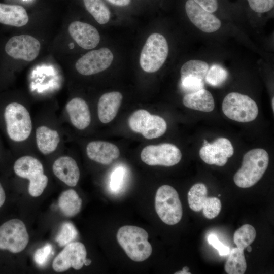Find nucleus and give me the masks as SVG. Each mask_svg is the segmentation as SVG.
Instances as JSON below:
<instances>
[{
    "mask_svg": "<svg viewBox=\"0 0 274 274\" xmlns=\"http://www.w3.org/2000/svg\"><path fill=\"white\" fill-rule=\"evenodd\" d=\"M269 155L266 150L254 149L244 156L241 168L235 174V184L242 188L254 185L262 177L268 165Z\"/></svg>",
    "mask_w": 274,
    "mask_h": 274,
    "instance_id": "1",
    "label": "nucleus"
},
{
    "mask_svg": "<svg viewBox=\"0 0 274 274\" xmlns=\"http://www.w3.org/2000/svg\"><path fill=\"white\" fill-rule=\"evenodd\" d=\"M148 234L144 229L135 226L126 225L119 228L117 239L127 255L132 260L141 262L148 259L152 248L148 241Z\"/></svg>",
    "mask_w": 274,
    "mask_h": 274,
    "instance_id": "2",
    "label": "nucleus"
},
{
    "mask_svg": "<svg viewBox=\"0 0 274 274\" xmlns=\"http://www.w3.org/2000/svg\"><path fill=\"white\" fill-rule=\"evenodd\" d=\"M14 170L18 176L29 180L28 192L31 196L38 197L42 194L48 179L38 159L31 156H22L15 161Z\"/></svg>",
    "mask_w": 274,
    "mask_h": 274,
    "instance_id": "3",
    "label": "nucleus"
},
{
    "mask_svg": "<svg viewBox=\"0 0 274 274\" xmlns=\"http://www.w3.org/2000/svg\"><path fill=\"white\" fill-rule=\"evenodd\" d=\"M155 207L160 219L166 224L175 225L182 218L183 210L178 193L169 185H162L158 189Z\"/></svg>",
    "mask_w": 274,
    "mask_h": 274,
    "instance_id": "4",
    "label": "nucleus"
},
{
    "mask_svg": "<svg viewBox=\"0 0 274 274\" xmlns=\"http://www.w3.org/2000/svg\"><path fill=\"white\" fill-rule=\"evenodd\" d=\"M168 46L161 34H151L141 51L140 64L146 72L154 73L159 70L165 61L168 54Z\"/></svg>",
    "mask_w": 274,
    "mask_h": 274,
    "instance_id": "5",
    "label": "nucleus"
},
{
    "mask_svg": "<svg viewBox=\"0 0 274 274\" xmlns=\"http://www.w3.org/2000/svg\"><path fill=\"white\" fill-rule=\"evenodd\" d=\"M4 117L7 131L11 140L21 142L29 137L32 123L30 114L24 106L17 102L8 104L5 110Z\"/></svg>",
    "mask_w": 274,
    "mask_h": 274,
    "instance_id": "6",
    "label": "nucleus"
},
{
    "mask_svg": "<svg viewBox=\"0 0 274 274\" xmlns=\"http://www.w3.org/2000/svg\"><path fill=\"white\" fill-rule=\"evenodd\" d=\"M222 108L226 117L239 122L252 121L258 114V108L254 100L237 92L228 94L223 99Z\"/></svg>",
    "mask_w": 274,
    "mask_h": 274,
    "instance_id": "7",
    "label": "nucleus"
},
{
    "mask_svg": "<svg viewBox=\"0 0 274 274\" xmlns=\"http://www.w3.org/2000/svg\"><path fill=\"white\" fill-rule=\"evenodd\" d=\"M128 125L133 131L141 133L147 139L162 136L167 128L166 122L163 118L151 115L144 109L138 110L130 116Z\"/></svg>",
    "mask_w": 274,
    "mask_h": 274,
    "instance_id": "8",
    "label": "nucleus"
},
{
    "mask_svg": "<svg viewBox=\"0 0 274 274\" xmlns=\"http://www.w3.org/2000/svg\"><path fill=\"white\" fill-rule=\"evenodd\" d=\"M29 242L25 224L18 219H13L0 226V249L13 253L23 251Z\"/></svg>",
    "mask_w": 274,
    "mask_h": 274,
    "instance_id": "9",
    "label": "nucleus"
},
{
    "mask_svg": "<svg viewBox=\"0 0 274 274\" xmlns=\"http://www.w3.org/2000/svg\"><path fill=\"white\" fill-rule=\"evenodd\" d=\"M181 158L180 149L170 143L148 145L141 153L142 161L151 166H172L178 163Z\"/></svg>",
    "mask_w": 274,
    "mask_h": 274,
    "instance_id": "10",
    "label": "nucleus"
},
{
    "mask_svg": "<svg viewBox=\"0 0 274 274\" xmlns=\"http://www.w3.org/2000/svg\"><path fill=\"white\" fill-rule=\"evenodd\" d=\"M206 186L202 183L193 185L188 193V202L190 208L195 212L202 210L203 215L209 219L216 217L221 209L219 199L208 197Z\"/></svg>",
    "mask_w": 274,
    "mask_h": 274,
    "instance_id": "11",
    "label": "nucleus"
},
{
    "mask_svg": "<svg viewBox=\"0 0 274 274\" xmlns=\"http://www.w3.org/2000/svg\"><path fill=\"white\" fill-rule=\"evenodd\" d=\"M87 252L84 245L79 242H73L65 246L56 256L52 268L56 272H63L72 267L80 269L84 265Z\"/></svg>",
    "mask_w": 274,
    "mask_h": 274,
    "instance_id": "12",
    "label": "nucleus"
},
{
    "mask_svg": "<svg viewBox=\"0 0 274 274\" xmlns=\"http://www.w3.org/2000/svg\"><path fill=\"white\" fill-rule=\"evenodd\" d=\"M113 54L107 48L90 51L80 58L76 63L77 71L85 76L91 75L101 72L111 64Z\"/></svg>",
    "mask_w": 274,
    "mask_h": 274,
    "instance_id": "13",
    "label": "nucleus"
},
{
    "mask_svg": "<svg viewBox=\"0 0 274 274\" xmlns=\"http://www.w3.org/2000/svg\"><path fill=\"white\" fill-rule=\"evenodd\" d=\"M41 45L35 38L28 35L15 36L5 45V51L10 57L31 61L39 55Z\"/></svg>",
    "mask_w": 274,
    "mask_h": 274,
    "instance_id": "14",
    "label": "nucleus"
},
{
    "mask_svg": "<svg viewBox=\"0 0 274 274\" xmlns=\"http://www.w3.org/2000/svg\"><path fill=\"white\" fill-rule=\"evenodd\" d=\"M233 153L234 149L230 141L225 138H219L212 144L209 143L203 145L199 154L205 163L222 166Z\"/></svg>",
    "mask_w": 274,
    "mask_h": 274,
    "instance_id": "15",
    "label": "nucleus"
},
{
    "mask_svg": "<svg viewBox=\"0 0 274 274\" xmlns=\"http://www.w3.org/2000/svg\"><path fill=\"white\" fill-rule=\"evenodd\" d=\"M185 10L191 22L201 31L211 33L220 28L221 25L220 20L193 0H188L186 2Z\"/></svg>",
    "mask_w": 274,
    "mask_h": 274,
    "instance_id": "16",
    "label": "nucleus"
},
{
    "mask_svg": "<svg viewBox=\"0 0 274 274\" xmlns=\"http://www.w3.org/2000/svg\"><path fill=\"white\" fill-rule=\"evenodd\" d=\"M68 32L77 44L85 49L95 48L100 41V36L97 30L85 22H72L68 27Z\"/></svg>",
    "mask_w": 274,
    "mask_h": 274,
    "instance_id": "17",
    "label": "nucleus"
},
{
    "mask_svg": "<svg viewBox=\"0 0 274 274\" xmlns=\"http://www.w3.org/2000/svg\"><path fill=\"white\" fill-rule=\"evenodd\" d=\"M86 153L91 160L105 165L111 164L120 155V151L117 146L100 141L88 143L86 147Z\"/></svg>",
    "mask_w": 274,
    "mask_h": 274,
    "instance_id": "18",
    "label": "nucleus"
},
{
    "mask_svg": "<svg viewBox=\"0 0 274 274\" xmlns=\"http://www.w3.org/2000/svg\"><path fill=\"white\" fill-rule=\"evenodd\" d=\"M54 174L69 186H75L79 180L80 170L76 161L69 156H62L53 163Z\"/></svg>",
    "mask_w": 274,
    "mask_h": 274,
    "instance_id": "19",
    "label": "nucleus"
},
{
    "mask_svg": "<svg viewBox=\"0 0 274 274\" xmlns=\"http://www.w3.org/2000/svg\"><path fill=\"white\" fill-rule=\"evenodd\" d=\"M122 94L113 91L104 94L99 98L97 106V113L99 120L108 123L116 117L122 100Z\"/></svg>",
    "mask_w": 274,
    "mask_h": 274,
    "instance_id": "20",
    "label": "nucleus"
},
{
    "mask_svg": "<svg viewBox=\"0 0 274 274\" xmlns=\"http://www.w3.org/2000/svg\"><path fill=\"white\" fill-rule=\"evenodd\" d=\"M66 110L72 124L82 130L87 127L91 122V115L88 105L81 98L75 97L66 105Z\"/></svg>",
    "mask_w": 274,
    "mask_h": 274,
    "instance_id": "21",
    "label": "nucleus"
},
{
    "mask_svg": "<svg viewBox=\"0 0 274 274\" xmlns=\"http://www.w3.org/2000/svg\"><path fill=\"white\" fill-rule=\"evenodd\" d=\"M29 20L26 10L21 6L0 3V23L15 27L26 25Z\"/></svg>",
    "mask_w": 274,
    "mask_h": 274,
    "instance_id": "22",
    "label": "nucleus"
},
{
    "mask_svg": "<svg viewBox=\"0 0 274 274\" xmlns=\"http://www.w3.org/2000/svg\"><path fill=\"white\" fill-rule=\"evenodd\" d=\"M183 103L187 108L204 112H211L215 107L212 94L204 88L186 94L183 98Z\"/></svg>",
    "mask_w": 274,
    "mask_h": 274,
    "instance_id": "23",
    "label": "nucleus"
},
{
    "mask_svg": "<svg viewBox=\"0 0 274 274\" xmlns=\"http://www.w3.org/2000/svg\"><path fill=\"white\" fill-rule=\"evenodd\" d=\"M36 138L39 150L45 155L54 152L60 141L58 132L45 126H41L37 128Z\"/></svg>",
    "mask_w": 274,
    "mask_h": 274,
    "instance_id": "24",
    "label": "nucleus"
},
{
    "mask_svg": "<svg viewBox=\"0 0 274 274\" xmlns=\"http://www.w3.org/2000/svg\"><path fill=\"white\" fill-rule=\"evenodd\" d=\"M82 202V199L76 191L73 189H68L61 193L58 198V205L64 216L71 217L80 211Z\"/></svg>",
    "mask_w": 274,
    "mask_h": 274,
    "instance_id": "25",
    "label": "nucleus"
},
{
    "mask_svg": "<svg viewBox=\"0 0 274 274\" xmlns=\"http://www.w3.org/2000/svg\"><path fill=\"white\" fill-rule=\"evenodd\" d=\"M225 263L224 269L228 274H243L247 269L244 251L238 248L231 249Z\"/></svg>",
    "mask_w": 274,
    "mask_h": 274,
    "instance_id": "26",
    "label": "nucleus"
},
{
    "mask_svg": "<svg viewBox=\"0 0 274 274\" xmlns=\"http://www.w3.org/2000/svg\"><path fill=\"white\" fill-rule=\"evenodd\" d=\"M209 68V65L205 61L195 59L189 60L185 62L181 68V78L193 77L204 81Z\"/></svg>",
    "mask_w": 274,
    "mask_h": 274,
    "instance_id": "27",
    "label": "nucleus"
},
{
    "mask_svg": "<svg viewBox=\"0 0 274 274\" xmlns=\"http://www.w3.org/2000/svg\"><path fill=\"white\" fill-rule=\"evenodd\" d=\"M86 10L100 24L107 23L110 20V12L102 0H83Z\"/></svg>",
    "mask_w": 274,
    "mask_h": 274,
    "instance_id": "28",
    "label": "nucleus"
},
{
    "mask_svg": "<svg viewBox=\"0 0 274 274\" xmlns=\"http://www.w3.org/2000/svg\"><path fill=\"white\" fill-rule=\"evenodd\" d=\"M256 236V232L254 227L250 224H246L235 231L233 236L234 243L237 248L244 251L253 242Z\"/></svg>",
    "mask_w": 274,
    "mask_h": 274,
    "instance_id": "29",
    "label": "nucleus"
},
{
    "mask_svg": "<svg viewBox=\"0 0 274 274\" xmlns=\"http://www.w3.org/2000/svg\"><path fill=\"white\" fill-rule=\"evenodd\" d=\"M227 77V71L220 65L214 64L209 68L205 81L212 86H219L226 80Z\"/></svg>",
    "mask_w": 274,
    "mask_h": 274,
    "instance_id": "30",
    "label": "nucleus"
},
{
    "mask_svg": "<svg viewBox=\"0 0 274 274\" xmlns=\"http://www.w3.org/2000/svg\"><path fill=\"white\" fill-rule=\"evenodd\" d=\"M78 231L75 226L70 222L62 224L55 241L60 247L65 246L74 242L78 237Z\"/></svg>",
    "mask_w": 274,
    "mask_h": 274,
    "instance_id": "31",
    "label": "nucleus"
},
{
    "mask_svg": "<svg viewBox=\"0 0 274 274\" xmlns=\"http://www.w3.org/2000/svg\"><path fill=\"white\" fill-rule=\"evenodd\" d=\"M182 88L189 93L194 92L204 87V81L198 78L186 77L181 78Z\"/></svg>",
    "mask_w": 274,
    "mask_h": 274,
    "instance_id": "32",
    "label": "nucleus"
},
{
    "mask_svg": "<svg viewBox=\"0 0 274 274\" xmlns=\"http://www.w3.org/2000/svg\"><path fill=\"white\" fill-rule=\"evenodd\" d=\"M52 252V246L50 244L38 249L33 256L34 261L37 264L43 266L46 264Z\"/></svg>",
    "mask_w": 274,
    "mask_h": 274,
    "instance_id": "33",
    "label": "nucleus"
},
{
    "mask_svg": "<svg viewBox=\"0 0 274 274\" xmlns=\"http://www.w3.org/2000/svg\"><path fill=\"white\" fill-rule=\"evenodd\" d=\"M251 8L257 13H264L271 10L274 0H247Z\"/></svg>",
    "mask_w": 274,
    "mask_h": 274,
    "instance_id": "34",
    "label": "nucleus"
},
{
    "mask_svg": "<svg viewBox=\"0 0 274 274\" xmlns=\"http://www.w3.org/2000/svg\"><path fill=\"white\" fill-rule=\"evenodd\" d=\"M207 241L210 245L218 251L220 256H226L229 254V248L221 242L216 235L210 234Z\"/></svg>",
    "mask_w": 274,
    "mask_h": 274,
    "instance_id": "35",
    "label": "nucleus"
},
{
    "mask_svg": "<svg viewBox=\"0 0 274 274\" xmlns=\"http://www.w3.org/2000/svg\"><path fill=\"white\" fill-rule=\"evenodd\" d=\"M124 172L122 167H118L113 172L110 183V188L113 191H116L120 188L123 183Z\"/></svg>",
    "mask_w": 274,
    "mask_h": 274,
    "instance_id": "36",
    "label": "nucleus"
},
{
    "mask_svg": "<svg viewBox=\"0 0 274 274\" xmlns=\"http://www.w3.org/2000/svg\"><path fill=\"white\" fill-rule=\"evenodd\" d=\"M203 9L213 13L215 12L218 7L217 0H193Z\"/></svg>",
    "mask_w": 274,
    "mask_h": 274,
    "instance_id": "37",
    "label": "nucleus"
},
{
    "mask_svg": "<svg viewBox=\"0 0 274 274\" xmlns=\"http://www.w3.org/2000/svg\"><path fill=\"white\" fill-rule=\"evenodd\" d=\"M110 3L118 6H126L130 4L131 0H107Z\"/></svg>",
    "mask_w": 274,
    "mask_h": 274,
    "instance_id": "38",
    "label": "nucleus"
},
{
    "mask_svg": "<svg viewBox=\"0 0 274 274\" xmlns=\"http://www.w3.org/2000/svg\"><path fill=\"white\" fill-rule=\"evenodd\" d=\"M6 195L4 190L0 183V207H2L5 202Z\"/></svg>",
    "mask_w": 274,
    "mask_h": 274,
    "instance_id": "39",
    "label": "nucleus"
},
{
    "mask_svg": "<svg viewBox=\"0 0 274 274\" xmlns=\"http://www.w3.org/2000/svg\"><path fill=\"white\" fill-rule=\"evenodd\" d=\"M189 269L188 267L185 266L182 270L175 272V274H190L191 272H189Z\"/></svg>",
    "mask_w": 274,
    "mask_h": 274,
    "instance_id": "40",
    "label": "nucleus"
},
{
    "mask_svg": "<svg viewBox=\"0 0 274 274\" xmlns=\"http://www.w3.org/2000/svg\"><path fill=\"white\" fill-rule=\"evenodd\" d=\"M91 260L90 259H86L84 261V265L86 266L89 265L91 263Z\"/></svg>",
    "mask_w": 274,
    "mask_h": 274,
    "instance_id": "41",
    "label": "nucleus"
},
{
    "mask_svg": "<svg viewBox=\"0 0 274 274\" xmlns=\"http://www.w3.org/2000/svg\"><path fill=\"white\" fill-rule=\"evenodd\" d=\"M247 250L248 252H251L252 251V248L251 247V246L250 245H249L247 247Z\"/></svg>",
    "mask_w": 274,
    "mask_h": 274,
    "instance_id": "42",
    "label": "nucleus"
},
{
    "mask_svg": "<svg viewBox=\"0 0 274 274\" xmlns=\"http://www.w3.org/2000/svg\"><path fill=\"white\" fill-rule=\"evenodd\" d=\"M273 102H274V98L273 97L272 99V108L273 111L274 110V109H273L274 108V103Z\"/></svg>",
    "mask_w": 274,
    "mask_h": 274,
    "instance_id": "43",
    "label": "nucleus"
},
{
    "mask_svg": "<svg viewBox=\"0 0 274 274\" xmlns=\"http://www.w3.org/2000/svg\"><path fill=\"white\" fill-rule=\"evenodd\" d=\"M218 196H221V195H220V194H219V195H218Z\"/></svg>",
    "mask_w": 274,
    "mask_h": 274,
    "instance_id": "44",
    "label": "nucleus"
},
{
    "mask_svg": "<svg viewBox=\"0 0 274 274\" xmlns=\"http://www.w3.org/2000/svg\"><path fill=\"white\" fill-rule=\"evenodd\" d=\"M24 1H26V0H24Z\"/></svg>",
    "mask_w": 274,
    "mask_h": 274,
    "instance_id": "45",
    "label": "nucleus"
}]
</instances>
